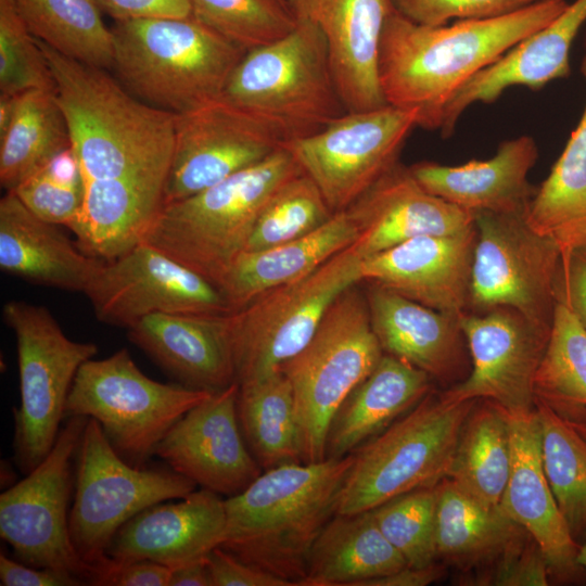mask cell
<instances>
[{"instance_id":"obj_41","label":"cell","mask_w":586,"mask_h":586,"mask_svg":"<svg viewBox=\"0 0 586 586\" xmlns=\"http://www.w3.org/2000/svg\"><path fill=\"white\" fill-rule=\"evenodd\" d=\"M190 5L193 18L246 51L283 38L297 24L281 0H190Z\"/></svg>"},{"instance_id":"obj_55","label":"cell","mask_w":586,"mask_h":586,"mask_svg":"<svg viewBox=\"0 0 586 586\" xmlns=\"http://www.w3.org/2000/svg\"><path fill=\"white\" fill-rule=\"evenodd\" d=\"M18 94L0 93V135L9 127L17 104Z\"/></svg>"},{"instance_id":"obj_16","label":"cell","mask_w":586,"mask_h":586,"mask_svg":"<svg viewBox=\"0 0 586 586\" xmlns=\"http://www.w3.org/2000/svg\"><path fill=\"white\" fill-rule=\"evenodd\" d=\"M285 142L269 123L221 97L176 114L165 205L258 164Z\"/></svg>"},{"instance_id":"obj_59","label":"cell","mask_w":586,"mask_h":586,"mask_svg":"<svg viewBox=\"0 0 586 586\" xmlns=\"http://www.w3.org/2000/svg\"><path fill=\"white\" fill-rule=\"evenodd\" d=\"M281 1H285V2H286V0H281Z\"/></svg>"},{"instance_id":"obj_24","label":"cell","mask_w":586,"mask_h":586,"mask_svg":"<svg viewBox=\"0 0 586 586\" xmlns=\"http://www.w3.org/2000/svg\"><path fill=\"white\" fill-rule=\"evenodd\" d=\"M508 417L511 467L499 506L538 545L550 576L572 579L583 571L577 563L579 545L570 534L545 474L536 410Z\"/></svg>"},{"instance_id":"obj_26","label":"cell","mask_w":586,"mask_h":586,"mask_svg":"<svg viewBox=\"0 0 586 586\" xmlns=\"http://www.w3.org/2000/svg\"><path fill=\"white\" fill-rule=\"evenodd\" d=\"M585 22L586 0H574L548 25L476 73L444 107L438 127L442 136H451L460 116L474 103H493L515 86L537 91L569 76L570 49Z\"/></svg>"},{"instance_id":"obj_15","label":"cell","mask_w":586,"mask_h":586,"mask_svg":"<svg viewBox=\"0 0 586 586\" xmlns=\"http://www.w3.org/2000/svg\"><path fill=\"white\" fill-rule=\"evenodd\" d=\"M418 127V112L392 105L346 112L322 130L284 143L330 211H346L388 169Z\"/></svg>"},{"instance_id":"obj_23","label":"cell","mask_w":586,"mask_h":586,"mask_svg":"<svg viewBox=\"0 0 586 586\" xmlns=\"http://www.w3.org/2000/svg\"><path fill=\"white\" fill-rule=\"evenodd\" d=\"M225 499L205 488L178 502L156 504L127 521L107 557L117 562L150 560L175 570L207 559L224 540Z\"/></svg>"},{"instance_id":"obj_11","label":"cell","mask_w":586,"mask_h":586,"mask_svg":"<svg viewBox=\"0 0 586 586\" xmlns=\"http://www.w3.org/2000/svg\"><path fill=\"white\" fill-rule=\"evenodd\" d=\"M353 246L296 281L271 289L231 313L235 381L277 372L310 341L333 302L361 282Z\"/></svg>"},{"instance_id":"obj_8","label":"cell","mask_w":586,"mask_h":586,"mask_svg":"<svg viewBox=\"0 0 586 586\" xmlns=\"http://www.w3.org/2000/svg\"><path fill=\"white\" fill-rule=\"evenodd\" d=\"M383 354L366 295L354 285L333 302L306 346L282 365L294 395L303 462L326 459L332 417Z\"/></svg>"},{"instance_id":"obj_54","label":"cell","mask_w":586,"mask_h":586,"mask_svg":"<svg viewBox=\"0 0 586 586\" xmlns=\"http://www.w3.org/2000/svg\"><path fill=\"white\" fill-rule=\"evenodd\" d=\"M169 586H213L206 560L173 570Z\"/></svg>"},{"instance_id":"obj_18","label":"cell","mask_w":586,"mask_h":586,"mask_svg":"<svg viewBox=\"0 0 586 586\" xmlns=\"http://www.w3.org/2000/svg\"><path fill=\"white\" fill-rule=\"evenodd\" d=\"M460 327L472 368L468 377L442 393L449 402L488 399L509 416L535 410V378L550 332L520 313L498 307L463 314Z\"/></svg>"},{"instance_id":"obj_51","label":"cell","mask_w":586,"mask_h":586,"mask_svg":"<svg viewBox=\"0 0 586 586\" xmlns=\"http://www.w3.org/2000/svg\"><path fill=\"white\" fill-rule=\"evenodd\" d=\"M114 21L149 17H187L190 0H92Z\"/></svg>"},{"instance_id":"obj_27","label":"cell","mask_w":586,"mask_h":586,"mask_svg":"<svg viewBox=\"0 0 586 586\" xmlns=\"http://www.w3.org/2000/svg\"><path fill=\"white\" fill-rule=\"evenodd\" d=\"M533 137L502 141L488 160L448 166L419 162L410 171L431 194L472 214L526 215L536 189L528 174L538 160Z\"/></svg>"},{"instance_id":"obj_6","label":"cell","mask_w":586,"mask_h":586,"mask_svg":"<svg viewBox=\"0 0 586 586\" xmlns=\"http://www.w3.org/2000/svg\"><path fill=\"white\" fill-rule=\"evenodd\" d=\"M221 98L269 123L286 142L311 136L347 112L324 37L303 18L283 38L249 50Z\"/></svg>"},{"instance_id":"obj_20","label":"cell","mask_w":586,"mask_h":586,"mask_svg":"<svg viewBox=\"0 0 586 586\" xmlns=\"http://www.w3.org/2000/svg\"><path fill=\"white\" fill-rule=\"evenodd\" d=\"M475 222L457 232L410 239L361 260V281L413 302L461 316L468 313L476 243Z\"/></svg>"},{"instance_id":"obj_7","label":"cell","mask_w":586,"mask_h":586,"mask_svg":"<svg viewBox=\"0 0 586 586\" xmlns=\"http://www.w3.org/2000/svg\"><path fill=\"white\" fill-rule=\"evenodd\" d=\"M476 400L426 394L413 408L358 447L337 500V514L374 509L447 477L462 425Z\"/></svg>"},{"instance_id":"obj_49","label":"cell","mask_w":586,"mask_h":586,"mask_svg":"<svg viewBox=\"0 0 586 586\" xmlns=\"http://www.w3.org/2000/svg\"><path fill=\"white\" fill-rule=\"evenodd\" d=\"M171 569L150 560L117 562L110 557L95 569L91 585L169 586Z\"/></svg>"},{"instance_id":"obj_47","label":"cell","mask_w":586,"mask_h":586,"mask_svg":"<svg viewBox=\"0 0 586 586\" xmlns=\"http://www.w3.org/2000/svg\"><path fill=\"white\" fill-rule=\"evenodd\" d=\"M483 584L496 586H546L549 584L547 561L535 540L524 535L494 560Z\"/></svg>"},{"instance_id":"obj_52","label":"cell","mask_w":586,"mask_h":586,"mask_svg":"<svg viewBox=\"0 0 586 586\" xmlns=\"http://www.w3.org/2000/svg\"><path fill=\"white\" fill-rule=\"evenodd\" d=\"M1 586H79L86 583L78 576L62 570L36 568L14 561L1 552Z\"/></svg>"},{"instance_id":"obj_10","label":"cell","mask_w":586,"mask_h":586,"mask_svg":"<svg viewBox=\"0 0 586 586\" xmlns=\"http://www.w3.org/2000/svg\"><path fill=\"white\" fill-rule=\"evenodd\" d=\"M2 317L16 337L21 398L12 410V448L26 475L53 447L77 371L98 346L71 340L43 306L10 301Z\"/></svg>"},{"instance_id":"obj_34","label":"cell","mask_w":586,"mask_h":586,"mask_svg":"<svg viewBox=\"0 0 586 586\" xmlns=\"http://www.w3.org/2000/svg\"><path fill=\"white\" fill-rule=\"evenodd\" d=\"M581 72L586 80V54ZM525 220L552 240L562 256L586 250V104L562 153L536 189Z\"/></svg>"},{"instance_id":"obj_37","label":"cell","mask_w":586,"mask_h":586,"mask_svg":"<svg viewBox=\"0 0 586 586\" xmlns=\"http://www.w3.org/2000/svg\"><path fill=\"white\" fill-rule=\"evenodd\" d=\"M69 146L67 120L54 90L18 94L13 118L0 135L1 187L14 190Z\"/></svg>"},{"instance_id":"obj_56","label":"cell","mask_w":586,"mask_h":586,"mask_svg":"<svg viewBox=\"0 0 586 586\" xmlns=\"http://www.w3.org/2000/svg\"><path fill=\"white\" fill-rule=\"evenodd\" d=\"M577 563L586 572V543L579 546L577 553Z\"/></svg>"},{"instance_id":"obj_48","label":"cell","mask_w":586,"mask_h":586,"mask_svg":"<svg viewBox=\"0 0 586 586\" xmlns=\"http://www.w3.org/2000/svg\"><path fill=\"white\" fill-rule=\"evenodd\" d=\"M213 586H294L288 579L251 565L221 547L206 559Z\"/></svg>"},{"instance_id":"obj_45","label":"cell","mask_w":586,"mask_h":586,"mask_svg":"<svg viewBox=\"0 0 586 586\" xmlns=\"http://www.w3.org/2000/svg\"><path fill=\"white\" fill-rule=\"evenodd\" d=\"M49 62L12 0H0V93L54 90Z\"/></svg>"},{"instance_id":"obj_12","label":"cell","mask_w":586,"mask_h":586,"mask_svg":"<svg viewBox=\"0 0 586 586\" xmlns=\"http://www.w3.org/2000/svg\"><path fill=\"white\" fill-rule=\"evenodd\" d=\"M76 456L69 534L76 551L93 572L107 560V548L127 521L151 506L183 498L196 487L173 469L129 464L92 418H88Z\"/></svg>"},{"instance_id":"obj_32","label":"cell","mask_w":586,"mask_h":586,"mask_svg":"<svg viewBox=\"0 0 586 586\" xmlns=\"http://www.w3.org/2000/svg\"><path fill=\"white\" fill-rule=\"evenodd\" d=\"M407 565L385 538L371 510L335 513L317 537L298 586H360Z\"/></svg>"},{"instance_id":"obj_9","label":"cell","mask_w":586,"mask_h":586,"mask_svg":"<svg viewBox=\"0 0 586 586\" xmlns=\"http://www.w3.org/2000/svg\"><path fill=\"white\" fill-rule=\"evenodd\" d=\"M212 392L146 377L127 348L89 359L77 371L65 416L94 419L115 451L143 468L169 429Z\"/></svg>"},{"instance_id":"obj_40","label":"cell","mask_w":586,"mask_h":586,"mask_svg":"<svg viewBox=\"0 0 586 586\" xmlns=\"http://www.w3.org/2000/svg\"><path fill=\"white\" fill-rule=\"evenodd\" d=\"M535 396L569 420L586 413V331L560 303L536 373Z\"/></svg>"},{"instance_id":"obj_1","label":"cell","mask_w":586,"mask_h":586,"mask_svg":"<svg viewBox=\"0 0 586 586\" xmlns=\"http://www.w3.org/2000/svg\"><path fill=\"white\" fill-rule=\"evenodd\" d=\"M568 5L566 0H544L502 16L435 26L415 23L394 9L378 59L385 103L417 111L418 127L438 130L447 102L470 78Z\"/></svg>"},{"instance_id":"obj_50","label":"cell","mask_w":586,"mask_h":586,"mask_svg":"<svg viewBox=\"0 0 586 586\" xmlns=\"http://www.w3.org/2000/svg\"><path fill=\"white\" fill-rule=\"evenodd\" d=\"M557 303L564 305L586 331V255L562 256L557 283Z\"/></svg>"},{"instance_id":"obj_44","label":"cell","mask_w":586,"mask_h":586,"mask_svg":"<svg viewBox=\"0 0 586 586\" xmlns=\"http://www.w3.org/2000/svg\"><path fill=\"white\" fill-rule=\"evenodd\" d=\"M12 191L40 218L69 228L79 215L85 193L72 148L55 155Z\"/></svg>"},{"instance_id":"obj_25","label":"cell","mask_w":586,"mask_h":586,"mask_svg":"<svg viewBox=\"0 0 586 586\" xmlns=\"http://www.w3.org/2000/svg\"><path fill=\"white\" fill-rule=\"evenodd\" d=\"M129 340L186 386L217 392L235 381L228 314H151L127 328Z\"/></svg>"},{"instance_id":"obj_19","label":"cell","mask_w":586,"mask_h":586,"mask_svg":"<svg viewBox=\"0 0 586 586\" xmlns=\"http://www.w3.org/2000/svg\"><path fill=\"white\" fill-rule=\"evenodd\" d=\"M238 393L237 382L213 392L169 429L155 450L170 469L227 498L263 472L240 428Z\"/></svg>"},{"instance_id":"obj_46","label":"cell","mask_w":586,"mask_h":586,"mask_svg":"<svg viewBox=\"0 0 586 586\" xmlns=\"http://www.w3.org/2000/svg\"><path fill=\"white\" fill-rule=\"evenodd\" d=\"M544 0H392L406 18L424 25L502 16Z\"/></svg>"},{"instance_id":"obj_57","label":"cell","mask_w":586,"mask_h":586,"mask_svg":"<svg viewBox=\"0 0 586 586\" xmlns=\"http://www.w3.org/2000/svg\"><path fill=\"white\" fill-rule=\"evenodd\" d=\"M569 420V419H568ZM572 425L576 429V431L586 438V417L579 421H571L569 420Z\"/></svg>"},{"instance_id":"obj_28","label":"cell","mask_w":586,"mask_h":586,"mask_svg":"<svg viewBox=\"0 0 586 586\" xmlns=\"http://www.w3.org/2000/svg\"><path fill=\"white\" fill-rule=\"evenodd\" d=\"M365 293L370 323L384 354L396 357L431 379L456 377L463 357L460 317L413 302L379 284Z\"/></svg>"},{"instance_id":"obj_17","label":"cell","mask_w":586,"mask_h":586,"mask_svg":"<svg viewBox=\"0 0 586 586\" xmlns=\"http://www.w3.org/2000/svg\"><path fill=\"white\" fill-rule=\"evenodd\" d=\"M85 294L98 320L126 329L151 314L232 313L216 285L146 242L104 260Z\"/></svg>"},{"instance_id":"obj_39","label":"cell","mask_w":586,"mask_h":586,"mask_svg":"<svg viewBox=\"0 0 586 586\" xmlns=\"http://www.w3.org/2000/svg\"><path fill=\"white\" fill-rule=\"evenodd\" d=\"M546 477L572 538L586 543V438L543 400H535Z\"/></svg>"},{"instance_id":"obj_5","label":"cell","mask_w":586,"mask_h":586,"mask_svg":"<svg viewBox=\"0 0 586 586\" xmlns=\"http://www.w3.org/2000/svg\"><path fill=\"white\" fill-rule=\"evenodd\" d=\"M303 170L283 145L258 164L164 205L144 242L217 288L245 251L271 194Z\"/></svg>"},{"instance_id":"obj_21","label":"cell","mask_w":586,"mask_h":586,"mask_svg":"<svg viewBox=\"0 0 586 586\" xmlns=\"http://www.w3.org/2000/svg\"><path fill=\"white\" fill-rule=\"evenodd\" d=\"M296 18L322 33L347 112L386 105L378 77L383 27L392 0H286Z\"/></svg>"},{"instance_id":"obj_43","label":"cell","mask_w":586,"mask_h":586,"mask_svg":"<svg viewBox=\"0 0 586 586\" xmlns=\"http://www.w3.org/2000/svg\"><path fill=\"white\" fill-rule=\"evenodd\" d=\"M436 485L398 495L371 510L385 538L408 565L436 562Z\"/></svg>"},{"instance_id":"obj_13","label":"cell","mask_w":586,"mask_h":586,"mask_svg":"<svg viewBox=\"0 0 586 586\" xmlns=\"http://www.w3.org/2000/svg\"><path fill=\"white\" fill-rule=\"evenodd\" d=\"M474 222L469 307L477 314L508 307L550 332L562 259L558 245L533 230L523 215L479 213Z\"/></svg>"},{"instance_id":"obj_33","label":"cell","mask_w":586,"mask_h":586,"mask_svg":"<svg viewBox=\"0 0 586 586\" xmlns=\"http://www.w3.org/2000/svg\"><path fill=\"white\" fill-rule=\"evenodd\" d=\"M436 558L458 566L487 564L527 533L499 505H488L446 477L436 485Z\"/></svg>"},{"instance_id":"obj_53","label":"cell","mask_w":586,"mask_h":586,"mask_svg":"<svg viewBox=\"0 0 586 586\" xmlns=\"http://www.w3.org/2000/svg\"><path fill=\"white\" fill-rule=\"evenodd\" d=\"M445 573V566L436 562L421 568L407 564L391 574L368 579L360 586H426L440 581Z\"/></svg>"},{"instance_id":"obj_30","label":"cell","mask_w":586,"mask_h":586,"mask_svg":"<svg viewBox=\"0 0 586 586\" xmlns=\"http://www.w3.org/2000/svg\"><path fill=\"white\" fill-rule=\"evenodd\" d=\"M424 371L387 354L332 417L326 458H343L381 433L431 392Z\"/></svg>"},{"instance_id":"obj_42","label":"cell","mask_w":586,"mask_h":586,"mask_svg":"<svg viewBox=\"0 0 586 586\" xmlns=\"http://www.w3.org/2000/svg\"><path fill=\"white\" fill-rule=\"evenodd\" d=\"M332 215L315 182L304 173L296 175L268 199L257 216L245 251L264 250L304 237Z\"/></svg>"},{"instance_id":"obj_36","label":"cell","mask_w":586,"mask_h":586,"mask_svg":"<svg viewBox=\"0 0 586 586\" xmlns=\"http://www.w3.org/2000/svg\"><path fill=\"white\" fill-rule=\"evenodd\" d=\"M511 467L508 413L488 399L470 410L454 451L447 477L488 505H499Z\"/></svg>"},{"instance_id":"obj_29","label":"cell","mask_w":586,"mask_h":586,"mask_svg":"<svg viewBox=\"0 0 586 586\" xmlns=\"http://www.w3.org/2000/svg\"><path fill=\"white\" fill-rule=\"evenodd\" d=\"M104 260L76 247L14 193L0 200V268L31 283L85 293Z\"/></svg>"},{"instance_id":"obj_4","label":"cell","mask_w":586,"mask_h":586,"mask_svg":"<svg viewBox=\"0 0 586 586\" xmlns=\"http://www.w3.org/2000/svg\"><path fill=\"white\" fill-rule=\"evenodd\" d=\"M113 67L133 95L181 114L221 97L247 52L191 15L114 21Z\"/></svg>"},{"instance_id":"obj_2","label":"cell","mask_w":586,"mask_h":586,"mask_svg":"<svg viewBox=\"0 0 586 586\" xmlns=\"http://www.w3.org/2000/svg\"><path fill=\"white\" fill-rule=\"evenodd\" d=\"M38 43L52 72L84 184L165 187L176 114L138 99L107 69L65 56L40 40Z\"/></svg>"},{"instance_id":"obj_35","label":"cell","mask_w":586,"mask_h":586,"mask_svg":"<svg viewBox=\"0 0 586 586\" xmlns=\"http://www.w3.org/2000/svg\"><path fill=\"white\" fill-rule=\"evenodd\" d=\"M237 411L244 440L263 470L303 462L294 395L281 370L239 384Z\"/></svg>"},{"instance_id":"obj_14","label":"cell","mask_w":586,"mask_h":586,"mask_svg":"<svg viewBox=\"0 0 586 586\" xmlns=\"http://www.w3.org/2000/svg\"><path fill=\"white\" fill-rule=\"evenodd\" d=\"M68 417L46 458L0 495V536L27 565L69 572L91 584L93 569L69 534L71 467L87 424Z\"/></svg>"},{"instance_id":"obj_22","label":"cell","mask_w":586,"mask_h":586,"mask_svg":"<svg viewBox=\"0 0 586 586\" xmlns=\"http://www.w3.org/2000/svg\"><path fill=\"white\" fill-rule=\"evenodd\" d=\"M346 211L358 233L352 246L362 259L416 237L463 230L475 218L428 192L399 162Z\"/></svg>"},{"instance_id":"obj_38","label":"cell","mask_w":586,"mask_h":586,"mask_svg":"<svg viewBox=\"0 0 586 586\" xmlns=\"http://www.w3.org/2000/svg\"><path fill=\"white\" fill-rule=\"evenodd\" d=\"M30 33L56 52L113 67V35L92 0H12Z\"/></svg>"},{"instance_id":"obj_3","label":"cell","mask_w":586,"mask_h":586,"mask_svg":"<svg viewBox=\"0 0 586 586\" xmlns=\"http://www.w3.org/2000/svg\"><path fill=\"white\" fill-rule=\"evenodd\" d=\"M353 460L352 453L264 470L245 489L225 499L219 547L298 586L317 537L336 512Z\"/></svg>"},{"instance_id":"obj_31","label":"cell","mask_w":586,"mask_h":586,"mask_svg":"<svg viewBox=\"0 0 586 586\" xmlns=\"http://www.w3.org/2000/svg\"><path fill=\"white\" fill-rule=\"evenodd\" d=\"M355 222L347 211L339 212L313 232L258 251H244L233 262L218 289L231 311L263 293L296 281L354 244Z\"/></svg>"},{"instance_id":"obj_58","label":"cell","mask_w":586,"mask_h":586,"mask_svg":"<svg viewBox=\"0 0 586 586\" xmlns=\"http://www.w3.org/2000/svg\"><path fill=\"white\" fill-rule=\"evenodd\" d=\"M579 252H582L583 254H585V255H586V250H584V251H579Z\"/></svg>"}]
</instances>
